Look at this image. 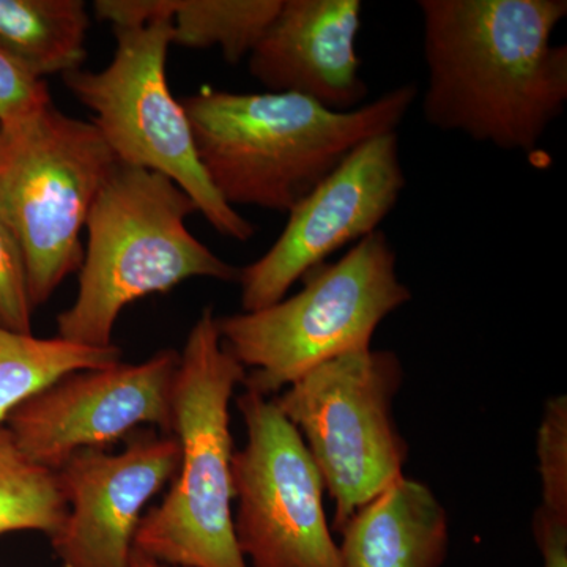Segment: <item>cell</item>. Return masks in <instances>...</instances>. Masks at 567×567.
I'll return each mask as SVG.
<instances>
[{
  "mask_svg": "<svg viewBox=\"0 0 567 567\" xmlns=\"http://www.w3.org/2000/svg\"><path fill=\"white\" fill-rule=\"evenodd\" d=\"M404 365L393 350L324 361L274 398L300 432L334 502L336 532L404 476L409 443L394 417Z\"/></svg>",
  "mask_w": 567,
  "mask_h": 567,
  "instance_id": "52a82bcc",
  "label": "cell"
},
{
  "mask_svg": "<svg viewBox=\"0 0 567 567\" xmlns=\"http://www.w3.org/2000/svg\"><path fill=\"white\" fill-rule=\"evenodd\" d=\"M425 122L533 153L567 103L566 0H420Z\"/></svg>",
  "mask_w": 567,
  "mask_h": 567,
  "instance_id": "6da1fadb",
  "label": "cell"
},
{
  "mask_svg": "<svg viewBox=\"0 0 567 567\" xmlns=\"http://www.w3.org/2000/svg\"><path fill=\"white\" fill-rule=\"evenodd\" d=\"M50 103L47 82L0 43V123L31 115Z\"/></svg>",
  "mask_w": 567,
  "mask_h": 567,
  "instance_id": "44dd1931",
  "label": "cell"
},
{
  "mask_svg": "<svg viewBox=\"0 0 567 567\" xmlns=\"http://www.w3.org/2000/svg\"><path fill=\"white\" fill-rule=\"evenodd\" d=\"M406 186L398 132L358 145L292 210L278 240L241 268L244 312L278 303L295 282L344 248L379 230Z\"/></svg>",
  "mask_w": 567,
  "mask_h": 567,
  "instance_id": "30bf717a",
  "label": "cell"
},
{
  "mask_svg": "<svg viewBox=\"0 0 567 567\" xmlns=\"http://www.w3.org/2000/svg\"><path fill=\"white\" fill-rule=\"evenodd\" d=\"M540 509L567 520V395H551L544 404L536 436Z\"/></svg>",
  "mask_w": 567,
  "mask_h": 567,
  "instance_id": "d6986e66",
  "label": "cell"
},
{
  "mask_svg": "<svg viewBox=\"0 0 567 567\" xmlns=\"http://www.w3.org/2000/svg\"><path fill=\"white\" fill-rule=\"evenodd\" d=\"M115 163L92 122L52 103L0 123V218L24 256L33 309L80 271L85 223Z\"/></svg>",
  "mask_w": 567,
  "mask_h": 567,
  "instance_id": "8992f818",
  "label": "cell"
},
{
  "mask_svg": "<svg viewBox=\"0 0 567 567\" xmlns=\"http://www.w3.org/2000/svg\"><path fill=\"white\" fill-rule=\"evenodd\" d=\"M282 0H96V17L114 28H136L155 18L171 22L173 44L219 48L227 62L248 58L270 28Z\"/></svg>",
  "mask_w": 567,
  "mask_h": 567,
  "instance_id": "9a60e30c",
  "label": "cell"
},
{
  "mask_svg": "<svg viewBox=\"0 0 567 567\" xmlns=\"http://www.w3.org/2000/svg\"><path fill=\"white\" fill-rule=\"evenodd\" d=\"M178 354L71 372L18 405L6 420L22 453L58 472L81 450H103L140 425L173 435Z\"/></svg>",
  "mask_w": 567,
  "mask_h": 567,
  "instance_id": "8fae6325",
  "label": "cell"
},
{
  "mask_svg": "<svg viewBox=\"0 0 567 567\" xmlns=\"http://www.w3.org/2000/svg\"><path fill=\"white\" fill-rule=\"evenodd\" d=\"M532 529L543 557V567H567V520L537 507Z\"/></svg>",
  "mask_w": 567,
  "mask_h": 567,
  "instance_id": "7402d4cb",
  "label": "cell"
},
{
  "mask_svg": "<svg viewBox=\"0 0 567 567\" xmlns=\"http://www.w3.org/2000/svg\"><path fill=\"white\" fill-rule=\"evenodd\" d=\"M114 58L100 71L63 74L69 91L93 112L100 136L125 166L155 171L181 186L216 233L248 241L256 227L213 188L200 166L188 115L166 76L171 22L155 18L114 28Z\"/></svg>",
  "mask_w": 567,
  "mask_h": 567,
  "instance_id": "ba28073f",
  "label": "cell"
},
{
  "mask_svg": "<svg viewBox=\"0 0 567 567\" xmlns=\"http://www.w3.org/2000/svg\"><path fill=\"white\" fill-rule=\"evenodd\" d=\"M341 567H443L450 516L427 484L402 476L339 529Z\"/></svg>",
  "mask_w": 567,
  "mask_h": 567,
  "instance_id": "5bb4252c",
  "label": "cell"
},
{
  "mask_svg": "<svg viewBox=\"0 0 567 567\" xmlns=\"http://www.w3.org/2000/svg\"><path fill=\"white\" fill-rule=\"evenodd\" d=\"M360 0H282L281 9L248 55L249 73L267 92L297 93L328 110L363 106L357 40Z\"/></svg>",
  "mask_w": 567,
  "mask_h": 567,
  "instance_id": "4fadbf2b",
  "label": "cell"
},
{
  "mask_svg": "<svg viewBox=\"0 0 567 567\" xmlns=\"http://www.w3.org/2000/svg\"><path fill=\"white\" fill-rule=\"evenodd\" d=\"M132 567H171L134 551Z\"/></svg>",
  "mask_w": 567,
  "mask_h": 567,
  "instance_id": "603a6c76",
  "label": "cell"
},
{
  "mask_svg": "<svg viewBox=\"0 0 567 567\" xmlns=\"http://www.w3.org/2000/svg\"><path fill=\"white\" fill-rule=\"evenodd\" d=\"M181 462L174 435L134 436L121 453L78 451L58 470L66 514L51 536L61 567H132L145 505Z\"/></svg>",
  "mask_w": 567,
  "mask_h": 567,
  "instance_id": "7c38bea8",
  "label": "cell"
},
{
  "mask_svg": "<svg viewBox=\"0 0 567 567\" xmlns=\"http://www.w3.org/2000/svg\"><path fill=\"white\" fill-rule=\"evenodd\" d=\"M301 281L300 292L268 308L216 319L224 347L245 368L246 390L275 398L324 361L371 349L380 323L413 297L380 229Z\"/></svg>",
  "mask_w": 567,
  "mask_h": 567,
  "instance_id": "5b68a950",
  "label": "cell"
},
{
  "mask_svg": "<svg viewBox=\"0 0 567 567\" xmlns=\"http://www.w3.org/2000/svg\"><path fill=\"white\" fill-rule=\"evenodd\" d=\"M197 212L181 186L155 171L115 163L85 223L80 287L58 317V336L73 344L110 347L126 306L166 293L193 278L238 281L186 226Z\"/></svg>",
  "mask_w": 567,
  "mask_h": 567,
  "instance_id": "3957f363",
  "label": "cell"
},
{
  "mask_svg": "<svg viewBox=\"0 0 567 567\" xmlns=\"http://www.w3.org/2000/svg\"><path fill=\"white\" fill-rule=\"evenodd\" d=\"M28 270L17 238L0 218V327L32 334L33 316Z\"/></svg>",
  "mask_w": 567,
  "mask_h": 567,
  "instance_id": "ffe728a7",
  "label": "cell"
},
{
  "mask_svg": "<svg viewBox=\"0 0 567 567\" xmlns=\"http://www.w3.org/2000/svg\"><path fill=\"white\" fill-rule=\"evenodd\" d=\"M66 514L58 472L31 461L0 424V536L40 532L52 536Z\"/></svg>",
  "mask_w": 567,
  "mask_h": 567,
  "instance_id": "ac0fdd59",
  "label": "cell"
},
{
  "mask_svg": "<svg viewBox=\"0 0 567 567\" xmlns=\"http://www.w3.org/2000/svg\"><path fill=\"white\" fill-rule=\"evenodd\" d=\"M204 308L178 353L173 435L181 462L169 494L142 516L134 551L171 567H249L234 532L230 399L244 365Z\"/></svg>",
  "mask_w": 567,
  "mask_h": 567,
  "instance_id": "277c9868",
  "label": "cell"
},
{
  "mask_svg": "<svg viewBox=\"0 0 567 567\" xmlns=\"http://www.w3.org/2000/svg\"><path fill=\"white\" fill-rule=\"evenodd\" d=\"M89 25L82 0H0V43L41 80L81 69Z\"/></svg>",
  "mask_w": 567,
  "mask_h": 567,
  "instance_id": "2e32d148",
  "label": "cell"
},
{
  "mask_svg": "<svg viewBox=\"0 0 567 567\" xmlns=\"http://www.w3.org/2000/svg\"><path fill=\"white\" fill-rule=\"evenodd\" d=\"M122 361L117 346L85 347L65 339L37 338L0 327V424L33 394L71 372Z\"/></svg>",
  "mask_w": 567,
  "mask_h": 567,
  "instance_id": "e0dca14e",
  "label": "cell"
},
{
  "mask_svg": "<svg viewBox=\"0 0 567 567\" xmlns=\"http://www.w3.org/2000/svg\"><path fill=\"white\" fill-rule=\"evenodd\" d=\"M417 96L399 85L352 111H333L297 93L204 89L182 100L200 166L230 207L289 213L377 134L398 132Z\"/></svg>",
  "mask_w": 567,
  "mask_h": 567,
  "instance_id": "7a4b0ae2",
  "label": "cell"
},
{
  "mask_svg": "<svg viewBox=\"0 0 567 567\" xmlns=\"http://www.w3.org/2000/svg\"><path fill=\"white\" fill-rule=\"evenodd\" d=\"M246 445L233 458L234 532L249 567H341L324 484L300 432L274 398L237 399Z\"/></svg>",
  "mask_w": 567,
  "mask_h": 567,
  "instance_id": "9c48e42d",
  "label": "cell"
}]
</instances>
